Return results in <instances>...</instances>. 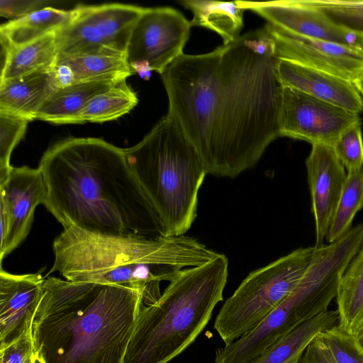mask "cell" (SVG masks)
I'll return each mask as SVG.
<instances>
[{
    "label": "cell",
    "mask_w": 363,
    "mask_h": 363,
    "mask_svg": "<svg viewBox=\"0 0 363 363\" xmlns=\"http://www.w3.org/2000/svg\"><path fill=\"white\" fill-rule=\"evenodd\" d=\"M319 335L336 363H363V345L358 336L347 333L338 325Z\"/></svg>",
    "instance_id": "cell-29"
},
{
    "label": "cell",
    "mask_w": 363,
    "mask_h": 363,
    "mask_svg": "<svg viewBox=\"0 0 363 363\" xmlns=\"http://www.w3.org/2000/svg\"><path fill=\"white\" fill-rule=\"evenodd\" d=\"M362 38H363V35H362Z\"/></svg>",
    "instance_id": "cell-37"
},
{
    "label": "cell",
    "mask_w": 363,
    "mask_h": 363,
    "mask_svg": "<svg viewBox=\"0 0 363 363\" xmlns=\"http://www.w3.org/2000/svg\"><path fill=\"white\" fill-rule=\"evenodd\" d=\"M277 72L284 86L356 114L363 111L362 96L351 81L282 58Z\"/></svg>",
    "instance_id": "cell-16"
},
{
    "label": "cell",
    "mask_w": 363,
    "mask_h": 363,
    "mask_svg": "<svg viewBox=\"0 0 363 363\" xmlns=\"http://www.w3.org/2000/svg\"><path fill=\"white\" fill-rule=\"evenodd\" d=\"M121 82H90L55 89L40 108L35 119L55 124H79V113L89 101Z\"/></svg>",
    "instance_id": "cell-19"
},
{
    "label": "cell",
    "mask_w": 363,
    "mask_h": 363,
    "mask_svg": "<svg viewBox=\"0 0 363 363\" xmlns=\"http://www.w3.org/2000/svg\"><path fill=\"white\" fill-rule=\"evenodd\" d=\"M50 273L66 280L113 284L138 290L143 304L161 296L160 283L183 269L203 265L219 253L184 235L106 236L74 227L54 240Z\"/></svg>",
    "instance_id": "cell-4"
},
{
    "label": "cell",
    "mask_w": 363,
    "mask_h": 363,
    "mask_svg": "<svg viewBox=\"0 0 363 363\" xmlns=\"http://www.w3.org/2000/svg\"><path fill=\"white\" fill-rule=\"evenodd\" d=\"M337 25L363 35V1L309 0Z\"/></svg>",
    "instance_id": "cell-27"
},
{
    "label": "cell",
    "mask_w": 363,
    "mask_h": 363,
    "mask_svg": "<svg viewBox=\"0 0 363 363\" xmlns=\"http://www.w3.org/2000/svg\"><path fill=\"white\" fill-rule=\"evenodd\" d=\"M316 247L323 245L347 178L333 147L312 145L306 160Z\"/></svg>",
    "instance_id": "cell-14"
},
{
    "label": "cell",
    "mask_w": 363,
    "mask_h": 363,
    "mask_svg": "<svg viewBox=\"0 0 363 363\" xmlns=\"http://www.w3.org/2000/svg\"><path fill=\"white\" fill-rule=\"evenodd\" d=\"M337 324V311L327 309L298 325L250 363H297L316 336Z\"/></svg>",
    "instance_id": "cell-20"
},
{
    "label": "cell",
    "mask_w": 363,
    "mask_h": 363,
    "mask_svg": "<svg viewBox=\"0 0 363 363\" xmlns=\"http://www.w3.org/2000/svg\"><path fill=\"white\" fill-rule=\"evenodd\" d=\"M55 90L51 67L0 82V113L33 121Z\"/></svg>",
    "instance_id": "cell-18"
},
{
    "label": "cell",
    "mask_w": 363,
    "mask_h": 363,
    "mask_svg": "<svg viewBox=\"0 0 363 363\" xmlns=\"http://www.w3.org/2000/svg\"><path fill=\"white\" fill-rule=\"evenodd\" d=\"M359 121L358 114L284 86L281 137L333 147L341 133Z\"/></svg>",
    "instance_id": "cell-10"
},
{
    "label": "cell",
    "mask_w": 363,
    "mask_h": 363,
    "mask_svg": "<svg viewBox=\"0 0 363 363\" xmlns=\"http://www.w3.org/2000/svg\"><path fill=\"white\" fill-rule=\"evenodd\" d=\"M191 23L172 7L145 8L137 20L125 50L133 74L148 79L152 71L162 74L184 53Z\"/></svg>",
    "instance_id": "cell-9"
},
{
    "label": "cell",
    "mask_w": 363,
    "mask_h": 363,
    "mask_svg": "<svg viewBox=\"0 0 363 363\" xmlns=\"http://www.w3.org/2000/svg\"><path fill=\"white\" fill-rule=\"evenodd\" d=\"M130 288L45 279L33 323L39 363H123L143 306Z\"/></svg>",
    "instance_id": "cell-3"
},
{
    "label": "cell",
    "mask_w": 363,
    "mask_h": 363,
    "mask_svg": "<svg viewBox=\"0 0 363 363\" xmlns=\"http://www.w3.org/2000/svg\"><path fill=\"white\" fill-rule=\"evenodd\" d=\"M54 3L55 2L43 0H1L0 15L13 20L46 7H52L51 4Z\"/></svg>",
    "instance_id": "cell-32"
},
{
    "label": "cell",
    "mask_w": 363,
    "mask_h": 363,
    "mask_svg": "<svg viewBox=\"0 0 363 363\" xmlns=\"http://www.w3.org/2000/svg\"><path fill=\"white\" fill-rule=\"evenodd\" d=\"M72 10L46 7L0 26L1 48L9 49L34 41L65 26Z\"/></svg>",
    "instance_id": "cell-22"
},
{
    "label": "cell",
    "mask_w": 363,
    "mask_h": 363,
    "mask_svg": "<svg viewBox=\"0 0 363 363\" xmlns=\"http://www.w3.org/2000/svg\"><path fill=\"white\" fill-rule=\"evenodd\" d=\"M40 274H13L0 268V350L33 332L43 296Z\"/></svg>",
    "instance_id": "cell-15"
},
{
    "label": "cell",
    "mask_w": 363,
    "mask_h": 363,
    "mask_svg": "<svg viewBox=\"0 0 363 363\" xmlns=\"http://www.w3.org/2000/svg\"><path fill=\"white\" fill-rule=\"evenodd\" d=\"M297 363H336L323 339L318 335L308 345Z\"/></svg>",
    "instance_id": "cell-33"
},
{
    "label": "cell",
    "mask_w": 363,
    "mask_h": 363,
    "mask_svg": "<svg viewBox=\"0 0 363 363\" xmlns=\"http://www.w3.org/2000/svg\"><path fill=\"white\" fill-rule=\"evenodd\" d=\"M124 152L162 235H184L196 218L198 194L207 174L194 146L167 114L140 143Z\"/></svg>",
    "instance_id": "cell-6"
},
{
    "label": "cell",
    "mask_w": 363,
    "mask_h": 363,
    "mask_svg": "<svg viewBox=\"0 0 363 363\" xmlns=\"http://www.w3.org/2000/svg\"><path fill=\"white\" fill-rule=\"evenodd\" d=\"M336 299L337 325L358 336L363 330V247L344 272Z\"/></svg>",
    "instance_id": "cell-24"
},
{
    "label": "cell",
    "mask_w": 363,
    "mask_h": 363,
    "mask_svg": "<svg viewBox=\"0 0 363 363\" xmlns=\"http://www.w3.org/2000/svg\"><path fill=\"white\" fill-rule=\"evenodd\" d=\"M354 86L357 88L358 91L363 95V69L357 76V77L352 82Z\"/></svg>",
    "instance_id": "cell-34"
},
{
    "label": "cell",
    "mask_w": 363,
    "mask_h": 363,
    "mask_svg": "<svg viewBox=\"0 0 363 363\" xmlns=\"http://www.w3.org/2000/svg\"><path fill=\"white\" fill-rule=\"evenodd\" d=\"M38 167L48 189L43 205L64 229L106 236L162 235L124 149L99 138H67L48 149Z\"/></svg>",
    "instance_id": "cell-2"
},
{
    "label": "cell",
    "mask_w": 363,
    "mask_h": 363,
    "mask_svg": "<svg viewBox=\"0 0 363 363\" xmlns=\"http://www.w3.org/2000/svg\"><path fill=\"white\" fill-rule=\"evenodd\" d=\"M358 338L360 341V342L362 343V345H363V330L361 332V333L358 335Z\"/></svg>",
    "instance_id": "cell-35"
},
{
    "label": "cell",
    "mask_w": 363,
    "mask_h": 363,
    "mask_svg": "<svg viewBox=\"0 0 363 363\" xmlns=\"http://www.w3.org/2000/svg\"><path fill=\"white\" fill-rule=\"evenodd\" d=\"M138 102L135 92L123 81L91 98L79 113V124L115 120L129 113Z\"/></svg>",
    "instance_id": "cell-25"
},
{
    "label": "cell",
    "mask_w": 363,
    "mask_h": 363,
    "mask_svg": "<svg viewBox=\"0 0 363 363\" xmlns=\"http://www.w3.org/2000/svg\"><path fill=\"white\" fill-rule=\"evenodd\" d=\"M362 99H363V95H362Z\"/></svg>",
    "instance_id": "cell-36"
},
{
    "label": "cell",
    "mask_w": 363,
    "mask_h": 363,
    "mask_svg": "<svg viewBox=\"0 0 363 363\" xmlns=\"http://www.w3.org/2000/svg\"><path fill=\"white\" fill-rule=\"evenodd\" d=\"M179 3L191 11V26H201L218 34L226 45L237 40L243 27V13L234 1L182 0Z\"/></svg>",
    "instance_id": "cell-23"
},
{
    "label": "cell",
    "mask_w": 363,
    "mask_h": 363,
    "mask_svg": "<svg viewBox=\"0 0 363 363\" xmlns=\"http://www.w3.org/2000/svg\"><path fill=\"white\" fill-rule=\"evenodd\" d=\"M361 121L357 122L340 135L333 147L347 172L363 169V140Z\"/></svg>",
    "instance_id": "cell-30"
},
{
    "label": "cell",
    "mask_w": 363,
    "mask_h": 363,
    "mask_svg": "<svg viewBox=\"0 0 363 363\" xmlns=\"http://www.w3.org/2000/svg\"><path fill=\"white\" fill-rule=\"evenodd\" d=\"M318 249H296L250 272L242 280L225 300L214 322V329L225 345L252 330L294 291Z\"/></svg>",
    "instance_id": "cell-7"
},
{
    "label": "cell",
    "mask_w": 363,
    "mask_h": 363,
    "mask_svg": "<svg viewBox=\"0 0 363 363\" xmlns=\"http://www.w3.org/2000/svg\"><path fill=\"white\" fill-rule=\"evenodd\" d=\"M143 7L123 4L79 5L55 31L57 58L83 54L125 55L132 30Z\"/></svg>",
    "instance_id": "cell-8"
},
{
    "label": "cell",
    "mask_w": 363,
    "mask_h": 363,
    "mask_svg": "<svg viewBox=\"0 0 363 363\" xmlns=\"http://www.w3.org/2000/svg\"><path fill=\"white\" fill-rule=\"evenodd\" d=\"M0 196L1 264L4 257L27 237L36 207L47 199L48 189L41 169L13 167L8 177L0 184Z\"/></svg>",
    "instance_id": "cell-11"
},
{
    "label": "cell",
    "mask_w": 363,
    "mask_h": 363,
    "mask_svg": "<svg viewBox=\"0 0 363 363\" xmlns=\"http://www.w3.org/2000/svg\"><path fill=\"white\" fill-rule=\"evenodd\" d=\"M363 207V169L347 172L345 186L333 217L326 240L333 242L352 228L353 219Z\"/></svg>",
    "instance_id": "cell-26"
},
{
    "label": "cell",
    "mask_w": 363,
    "mask_h": 363,
    "mask_svg": "<svg viewBox=\"0 0 363 363\" xmlns=\"http://www.w3.org/2000/svg\"><path fill=\"white\" fill-rule=\"evenodd\" d=\"M228 275L223 254L182 269L156 303L141 307L123 363H167L184 351L223 301Z\"/></svg>",
    "instance_id": "cell-5"
},
{
    "label": "cell",
    "mask_w": 363,
    "mask_h": 363,
    "mask_svg": "<svg viewBox=\"0 0 363 363\" xmlns=\"http://www.w3.org/2000/svg\"><path fill=\"white\" fill-rule=\"evenodd\" d=\"M29 120L0 113V184L13 167L10 160L13 150L22 139Z\"/></svg>",
    "instance_id": "cell-28"
},
{
    "label": "cell",
    "mask_w": 363,
    "mask_h": 363,
    "mask_svg": "<svg viewBox=\"0 0 363 363\" xmlns=\"http://www.w3.org/2000/svg\"><path fill=\"white\" fill-rule=\"evenodd\" d=\"M1 50L0 82L49 69L58 55L55 31L25 45Z\"/></svg>",
    "instance_id": "cell-21"
},
{
    "label": "cell",
    "mask_w": 363,
    "mask_h": 363,
    "mask_svg": "<svg viewBox=\"0 0 363 363\" xmlns=\"http://www.w3.org/2000/svg\"><path fill=\"white\" fill-rule=\"evenodd\" d=\"M55 89L97 81H124L133 72L125 55L83 54L57 58L51 67Z\"/></svg>",
    "instance_id": "cell-17"
},
{
    "label": "cell",
    "mask_w": 363,
    "mask_h": 363,
    "mask_svg": "<svg viewBox=\"0 0 363 363\" xmlns=\"http://www.w3.org/2000/svg\"><path fill=\"white\" fill-rule=\"evenodd\" d=\"M235 1L244 11H252L267 23L292 33L363 49L362 35L337 25L309 0Z\"/></svg>",
    "instance_id": "cell-12"
},
{
    "label": "cell",
    "mask_w": 363,
    "mask_h": 363,
    "mask_svg": "<svg viewBox=\"0 0 363 363\" xmlns=\"http://www.w3.org/2000/svg\"><path fill=\"white\" fill-rule=\"evenodd\" d=\"M278 58L319 69L352 82L363 69V49L301 36L267 23Z\"/></svg>",
    "instance_id": "cell-13"
},
{
    "label": "cell",
    "mask_w": 363,
    "mask_h": 363,
    "mask_svg": "<svg viewBox=\"0 0 363 363\" xmlns=\"http://www.w3.org/2000/svg\"><path fill=\"white\" fill-rule=\"evenodd\" d=\"M35 361L37 359L33 332L0 350V363H35Z\"/></svg>",
    "instance_id": "cell-31"
},
{
    "label": "cell",
    "mask_w": 363,
    "mask_h": 363,
    "mask_svg": "<svg viewBox=\"0 0 363 363\" xmlns=\"http://www.w3.org/2000/svg\"><path fill=\"white\" fill-rule=\"evenodd\" d=\"M266 26L228 45L182 56L161 74L167 115L196 148L207 174L233 178L280 136L284 85Z\"/></svg>",
    "instance_id": "cell-1"
}]
</instances>
